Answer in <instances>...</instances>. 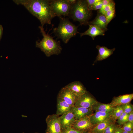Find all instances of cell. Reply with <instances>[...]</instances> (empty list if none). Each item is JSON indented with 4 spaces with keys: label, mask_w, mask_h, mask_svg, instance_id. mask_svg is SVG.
<instances>
[{
    "label": "cell",
    "mask_w": 133,
    "mask_h": 133,
    "mask_svg": "<svg viewBox=\"0 0 133 133\" xmlns=\"http://www.w3.org/2000/svg\"><path fill=\"white\" fill-rule=\"evenodd\" d=\"M115 4L114 1L111 0L110 2L106 5L103 9L101 11H99L98 12L105 16L107 11L115 8Z\"/></svg>",
    "instance_id": "603a6c76"
},
{
    "label": "cell",
    "mask_w": 133,
    "mask_h": 133,
    "mask_svg": "<svg viewBox=\"0 0 133 133\" xmlns=\"http://www.w3.org/2000/svg\"><path fill=\"white\" fill-rule=\"evenodd\" d=\"M90 116L76 120L74 122L72 127L80 131L90 132L95 126L93 125L90 122Z\"/></svg>",
    "instance_id": "ba28073f"
},
{
    "label": "cell",
    "mask_w": 133,
    "mask_h": 133,
    "mask_svg": "<svg viewBox=\"0 0 133 133\" xmlns=\"http://www.w3.org/2000/svg\"><path fill=\"white\" fill-rule=\"evenodd\" d=\"M46 121L47 124L46 133H62L59 116L56 114L48 116Z\"/></svg>",
    "instance_id": "8992f818"
},
{
    "label": "cell",
    "mask_w": 133,
    "mask_h": 133,
    "mask_svg": "<svg viewBox=\"0 0 133 133\" xmlns=\"http://www.w3.org/2000/svg\"><path fill=\"white\" fill-rule=\"evenodd\" d=\"M128 114L123 112L117 119L116 122L119 126L123 125L125 123L128 121Z\"/></svg>",
    "instance_id": "7402d4cb"
},
{
    "label": "cell",
    "mask_w": 133,
    "mask_h": 133,
    "mask_svg": "<svg viewBox=\"0 0 133 133\" xmlns=\"http://www.w3.org/2000/svg\"><path fill=\"white\" fill-rule=\"evenodd\" d=\"M76 0H67L68 3L71 5L75 3Z\"/></svg>",
    "instance_id": "e575fe53"
},
{
    "label": "cell",
    "mask_w": 133,
    "mask_h": 133,
    "mask_svg": "<svg viewBox=\"0 0 133 133\" xmlns=\"http://www.w3.org/2000/svg\"><path fill=\"white\" fill-rule=\"evenodd\" d=\"M65 86L71 92L78 97L84 94L87 91L83 84L79 81L72 82Z\"/></svg>",
    "instance_id": "8fae6325"
},
{
    "label": "cell",
    "mask_w": 133,
    "mask_h": 133,
    "mask_svg": "<svg viewBox=\"0 0 133 133\" xmlns=\"http://www.w3.org/2000/svg\"><path fill=\"white\" fill-rule=\"evenodd\" d=\"M122 133H128L127 132H125L124 131H123Z\"/></svg>",
    "instance_id": "d590c367"
},
{
    "label": "cell",
    "mask_w": 133,
    "mask_h": 133,
    "mask_svg": "<svg viewBox=\"0 0 133 133\" xmlns=\"http://www.w3.org/2000/svg\"><path fill=\"white\" fill-rule=\"evenodd\" d=\"M123 130L121 126H118L114 133H122Z\"/></svg>",
    "instance_id": "d6a6232c"
},
{
    "label": "cell",
    "mask_w": 133,
    "mask_h": 133,
    "mask_svg": "<svg viewBox=\"0 0 133 133\" xmlns=\"http://www.w3.org/2000/svg\"><path fill=\"white\" fill-rule=\"evenodd\" d=\"M16 4L23 6L40 21L41 26L46 24H51L55 17L50 4V0H14Z\"/></svg>",
    "instance_id": "6da1fadb"
},
{
    "label": "cell",
    "mask_w": 133,
    "mask_h": 133,
    "mask_svg": "<svg viewBox=\"0 0 133 133\" xmlns=\"http://www.w3.org/2000/svg\"></svg>",
    "instance_id": "f35d334b"
},
{
    "label": "cell",
    "mask_w": 133,
    "mask_h": 133,
    "mask_svg": "<svg viewBox=\"0 0 133 133\" xmlns=\"http://www.w3.org/2000/svg\"><path fill=\"white\" fill-rule=\"evenodd\" d=\"M89 25V29L85 32L83 33H79L80 36L84 35H89L94 40L95 37L98 35H104L105 32L96 26L91 24H88Z\"/></svg>",
    "instance_id": "ac0fdd59"
},
{
    "label": "cell",
    "mask_w": 133,
    "mask_h": 133,
    "mask_svg": "<svg viewBox=\"0 0 133 133\" xmlns=\"http://www.w3.org/2000/svg\"><path fill=\"white\" fill-rule=\"evenodd\" d=\"M115 107L112 106L109 103L105 104L98 102L92 107L93 111L104 112H111Z\"/></svg>",
    "instance_id": "ffe728a7"
},
{
    "label": "cell",
    "mask_w": 133,
    "mask_h": 133,
    "mask_svg": "<svg viewBox=\"0 0 133 133\" xmlns=\"http://www.w3.org/2000/svg\"><path fill=\"white\" fill-rule=\"evenodd\" d=\"M100 0H86L88 7V9L91 10V9L94 5L96 2L99 1Z\"/></svg>",
    "instance_id": "f546056e"
},
{
    "label": "cell",
    "mask_w": 133,
    "mask_h": 133,
    "mask_svg": "<svg viewBox=\"0 0 133 133\" xmlns=\"http://www.w3.org/2000/svg\"><path fill=\"white\" fill-rule=\"evenodd\" d=\"M122 125V127L123 131L129 133L133 130V123L128 121Z\"/></svg>",
    "instance_id": "4316f807"
},
{
    "label": "cell",
    "mask_w": 133,
    "mask_h": 133,
    "mask_svg": "<svg viewBox=\"0 0 133 133\" xmlns=\"http://www.w3.org/2000/svg\"><path fill=\"white\" fill-rule=\"evenodd\" d=\"M112 123L109 125L104 130L103 133H114L118 126L115 123Z\"/></svg>",
    "instance_id": "d4e9b609"
},
{
    "label": "cell",
    "mask_w": 133,
    "mask_h": 133,
    "mask_svg": "<svg viewBox=\"0 0 133 133\" xmlns=\"http://www.w3.org/2000/svg\"><path fill=\"white\" fill-rule=\"evenodd\" d=\"M123 112L129 114L133 111V105L130 103L121 105Z\"/></svg>",
    "instance_id": "484cf974"
},
{
    "label": "cell",
    "mask_w": 133,
    "mask_h": 133,
    "mask_svg": "<svg viewBox=\"0 0 133 133\" xmlns=\"http://www.w3.org/2000/svg\"><path fill=\"white\" fill-rule=\"evenodd\" d=\"M3 32V28L2 26L0 25V40L1 38Z\"/></svg>",
    "instance_id": "836d02e7"
},
{
    "label": "cell",
    "mask_w": 133,
    "mask_h": 133,
    "mask_svg": "<svg viewBox=\"0 0 133 133\" xmlns=\"http://www.w3.org/2000/svg\"><path fill=\"white\" fill-rule=\"evenodd\" d=\"M98 101L87 91L79 97L74 106L87 108H91L92 106Z\"/></svg>",
    "instance_id": "52a82bcc"
},
{
    "label": "cell",
    "mask_w": 133,
    "mask_h": 133,
    "mask_svg": "<svg viewBox=\"0 0 133 133\" xmlns=\"http://www.w3.org/2000/svg\"><path fill=\"white\" fill-rule=\"evenodd\" d=\"M39 28L43 38L41 40L36 41V47L40 48L47 57L60 53L62 48L60 41L54 40L48 33H46L43 27L40 26Z\"/></svg>",
    "instance_id": "7a4b0ae2"
},
{
    "label": "cell",
    "mask_w": 133,
    "mask_h": 133,
    "mask_svg": "<svg viewBox=\"0 0 133 133\" xmlns=\"http://www.w3.org/2000/svg\"><path fill=\"white\" fill-rule=\"evenodd\" d=\"M62 131L71 128L76 120L74 114L72 112H68L59 117Z\"/></svg>",
    "instance_id": "30bf717a"
},
{
    "label": "cell",
    "mask_w": 133,
    "mask_h": 133,
    "mask_svg": "<svg viewBox=\"0 0 133 133\" xmlns=\"http://www.w3.org/2000/svg\"><path fill=\"white\" fill-rule=\"evenodd\" d=\"M57 96L71 106H74L79 97L71 92L65 86L61 88Z\"/></svg>",
    "instance_id": "9c48e42d"
},
{
    "label": "cell",
    "mask_w": 133,
    "mask_h": 133,
    "mask_svg": "<svg viewBox=\"0 0 133 133\" xmlns=\"http://www.w3.org/2000/svg\"><path fill=\"white\" fill-rule=\"evenodd\" d=\"M128 121L133 123V111L128 114Z\"/></svg>",
    "instance_id": "1f68e13d"
},
{
    "label": "cell",
    "mask_w": 133,
    "mask_h": 133,
    "mask_svg": "<svg viewBox=\"0 0 133 133\" xmlns=\"http://www.w3.org/2000/svg\"><path fill=\"white\" fill-rule=\"evenodd\" d=\"M102 5V0L99 1L95 3L92 7L91 10L100 9Z\"/></svg>",
    "instance_id": "f1b7e54d"
},
{
    "label": "cell",
    "mask_w": 133,
    "mask_h": 133,
    "mask_svg": "<svg viewBox=\"0 0 133 133\" xmlns=\"http://www.w3.org/2000/svg\"><path fill=\"white\" fill-rule=\"evenodd\" d=\"M50 4L55 17L69 16L71 5L67 0H50Z\"/></svg>",
    "instance_id": "5b68a950"
},
{
    "label": "cell",
    "mask_w": 133,
    "mask_h": 133,
    "mask_svg": "<svg viewBox=\"0 0 133 133\" xmlns=\"http://www.w3.org/2000/svg\"><path fill=\"white\" fill-rule=\"evenodd\" d=\"M111 112H104L95 111L90 116V119L91 123L95 126L110 117Z\"/></svg>",
    "instance_id": "2e32d148"
},
{
    "label": "cell",
    "mask_w": 133,
    "mask_h": 133,
    "mask_svg": "<svg viewBox=\"0 0 133 133\" xmlns=\"http://www.w3.org/2000/svg\"><path fill=\"white\" fill-rule=\"evenodd\" d=\"M133 99V94H126L114 97L110 104L113 107L130 103Z\"/></svg>",
    "instance_id": "5bb4252c"
},
{
    "label": "cell",
    "mask_w": 133,
    "mask_h": 133,
    "mask_svg": "<svg viewBox=\"0 0 133 133\" xmlns=\"http://www.w3.org/2000/svg\"></svg>",
    "instance_id": "ab89813d"
},
{
    "label": "cell",
    "mask_w": 133,
    "mask_h": 133,
    "mask_svg": "<svg viewBox=\"0 0 133 133\" xmlns=\"http://www.w3.org/2000/svg\"><path fill=\"white\" fill-rule=\"evenodd\" d=\"M92 14L86 0H80L71 5L69 16L74 21H79L80 25H88Z\"/></svg>",
    "instance_id": "3957f363"
},
{
    "label": "cell",
    "mask_w": 133,
    "mask_h": 133,
    "mask_svg": "<svg viewBox=\"0 0 133 133\" xmlns=\"http://www.w3.org/2000/svg\"><path fill=\"white\" fill-rule=\"evenodd\" d=\"M89 132H83L77 130L72 127L62 131V133H89Z\"/></svg>",
    "instance_id": "83f0119b"
},
{
    "label": "cell",
    "mask_w": 133,
    "mask_h": 133,
    "mask_svg": "<svg viewBox=\"0 0 133 133\" xmlns=\"http://www.w3.org/2000/svg\"><path fill=\"white\" fill-rule=\"evenodd\" d=\"M88 24L95 25L105 32L108 30V24L105 16L99 12L95 18L89 22Z\"/></svg>",
    "instance_id": "e0dca14e"
},
{
    "label": "cell",
    "mask_w": 133,
    "mask_h": 133,
    "mask_svg": "<svg viewBox=\"0 0 133 133\" xmlns=\"http://www.w3.org/2000/svg\"><path fill=\"white\" fill-rule=\"evenodd\" d=\"M115 15V9H112L107 12L105 16L106 18L107 24L114 18Z\"/></svg>",
    "instance_id": "cb8c5ba5"
},
{
    "label": "cell",
    "mask_w": 133,
    "mask_h": 133,
    "mask_svg": "<svg viewBox=\"0 0 133 133\" xmlns=\"http://www.w3.org/2000/svg\"><path fill=\"white\" fill-rule=\"evenodd\" d=\"M133 133V130H132V131L131 132H130V133Z\"/></svg>",
    "instance_id": "8d00e7d4"
},
{
    "label": "cell",
    "mask_w": 133,
    "mask_h": 133,
    "mask_svg": "<svg viewBox=\"0 0 133 133\" xmlns=\"http://www.w3.org/2000/svg\"><path fill=\"white\" fill-rule=\"evenodd\" d=\"M60 18L58 26L53 29V33L58 38L61 39L65 43H66L71 38L78 33V27L67 18L63 17Z\"/></svg>",
    "instance_id": "277c9868"
},
{
    "label": "cell",
    "mask_w": 133,
    "mask_h": 133,
    "mask_svg": "<svg viewBox=\"0 0 133 133\" xmlns=\"http://www.w3.org/2000/svg\"><path fill=\"white\" fill-rule=\"evenodd\" d=\"M96 48L98 50V54L93 64L98 61H101L108 58L113 54L116 49L115 48L109 49L107 47L99 45L96 46Z\"/></svg>",
    "instance_id": "7c38bea8"
},
{
    "label": "cell",
    "mask_w": 133,
    "mask_h": 133,
    "mask_svg": "<svg viewBox=\"0 0 133 133\" xmlns=\"http://www.w3.org/2000/svg\"><path fill=\"white\" fill-rule=\"evenodd\" d=\"M56 115L59 116L68 112H71L72 107L63 99L57 96Z\"/></svg>",
    "instance_id": "9a60e30c"
},
{
    "label": "cell",
    "mask_w": 133,
    "mask_h": 133,
    "mask_svg": "<svg viewBox=\"0 0 133 133\" xmlns=\"http://www.w3.org/2000/svg\"><path fill=\"white\" fill-rule=\"evenodd\" d=\"M89 133H90V132H89Z\"/></svg>",
    "instance_id": "74e56055"
},
{
    "label": "cell",
    "mask_w": 133,
    "mask_h": 133,
    "mask_svg": "<svg viewBox=\"0 0 133 133\" xmlns=\"http://www.w3.org/2000/svg\"><path fill=\"white\" fill-rule=\"evenodd\" d=\"M71 112L74 114L76 120H77L91 115L93 113V111L91 108L74 106L72 107Z\"/></svg>",
    "instance_id": "4fadbf2b"
},
{
    "label": "cell",
    "mask_w": 133,
    "mask_h": 133,
    "mask_svg": "<svg viewBox=\"0 0 133 133\" xmlns=\"http://www.w3.org/2000/svg\"><path fill=\"white\" fill-rule=\"evenodd\" d=\"M111 0H102V5L101 9L99 11L102 10L105 7L110 1Z\"/></svg>",
    "instance_id": "4dcf8cb0"
},
{
    "label": "cell",
    "mask_w": 133,
    "mask_h": 133,
    "mask_svg": "<svg viewBox=\"0 0 133 133\" xmlns=\"http://www.w3.org/2000/svg\"><path fill=\"white\" fill-rule=\"evenodd\" d=\"M123 112L121 105L116 106L111 112L110 117L116 122L117 119Z\"/></svg>",
    "instance_id": "44dd1931"
},
{
    "label": "cell",
    "mask_w": 133,
    "mask_h": 133,
    "mask_svg": "<svg viewBox=\"0 0 133 133\" xmlns=\"http://www.w3.org/2000/svg\"><path fill=\"white\" fill-rule=\"evenodd\" d=\"M115 122L110 117L96 125L89 132L94 133H103L105 129Z\"/></svg>",
    "instance_id": "d6986e66"
}]
</instances>
